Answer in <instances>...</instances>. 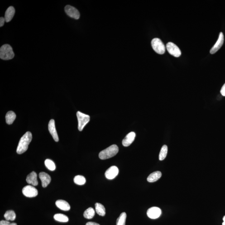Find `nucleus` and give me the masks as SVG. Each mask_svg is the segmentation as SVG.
<instances>
[{
	"label": "nucleus",
	"instance_id": "f257e3e1",
	"mask_svg": "<svg viewBox=\"0 0 225 225\" xmlns=\"http://www.w3.org/2000/svg\"><path fill=\"white\" fill-rule=\"evenodd\" d=\"M32 135L29 131H28L20 139L16 152L19 154H23L27 150L29 145L32 141Z\"/></svg>",
	"mask_w": 225,
	"mask_h": 225
},
{
	"label": "nucleus",
	"instance_id": "f03ea898",
	"mask_svg": "<svg viewBox=\"0 0 225 225\" xmlns=\"http://www.w3.org/2000/svg\"><path fill=\"white\" fill-rule=\"evenodd\" d=\"M14 56L12 47L9 44H4L0 48V58L2 60H11Z\"/></svg>",
	"mask_w": 225,
	"mask_h": 225
},
{
	"label": "nucleus",
	"instance_id": "7ed1b4c3",
	"mask_svg": "<svg viewBox=\"0 0 225 225\" xmlns=\"http://www.w3.org/2000/svg\"><path fill=\"white\" fill-rule=\"evenodd\" d=\"M118 152V148L117 145H112L101 151L99 154V157L102 160L110 159L116 155Z\"/></svg>",
	"mask_w": 225,
	"mask_h": 225
},
{
	"label": "nucleus",
	"instance_id": "20e7f679",
	"mask_svg": "<svg viewBox=\"0 0 225 225\" xmlns=\"http://www.w3.org/2000/svg\"><path fill=\"white\" fill-rule=\"evenodd\" d=\"M151 45L155 52L163 54L165 52V47L162 41L159 38H154L151 41Z\"/></svg>",
	"mask_w": 225,
	"mask_h": 225
},
{
	"label": "nucleus",
	"instance_id": "39448f33",
	"mask_svg": "<svg viewBox=\"0 0 225 225\" xmlns=\"http://www.w3.org/2000/svg\"><path fill=\"white\" fill-rule=\"evenodd\" d=\"M78 120V129L79 131H82L86 125L90 121L89 115L78 112L76 113Z\"/></svg>",
	"mask_w": 225,
	"mask_h": 225
},
{
	"label": "nucleus",
	"instance_id": "423d86ee",
	"mask_svg": "<svg viewBox=\"0 0 225 225\" xmlns=\"http://www.w3.org/2000/svg\"><path fill=\"white\" fill-rule=\"evenodd\" d=\"M167 50L169 54L175 57H179L181 55L180 49L175 44L172 42H169L166 44Z\"/></svg>",
	"mask_w": 225,
	"mask_h": 225
},
{
	"label": "nucleus",
	"instance_id": "0eeeda50",
	"mask_svg": "<svg viewBox=\"0 0 225 225\" xmlns=\"http://www.w3.org/2000/svg\"><path fill=\"white\" fill-rule=\"evenodd\" d=\"M23 193L25 196L29 198H33L36 196L38 194L37 189L31 185L25 186L22 189Z\"/></svg>",
	"mask_w": 225,
	"mask_h": 225
},
{
	"label": "nucleus",
	"instance_id": "6e6552de",
	"mask_svg": "<svg viewBox=\"0 0 225 225\" xmlns=\"http://www.w3.org/2000/svg\"><path fill=\"white\" fill-rule=\"evenodd\" d=\"M64 10L65 13L69 17L76 20L80 18V14L79 12L75 7L70 5H67L65 6Z\"/></svg>",
	"mask_w": 225,
	"mask_h": 225
},
{
	"label": "nucleus",
	"instance_id": "1a4fd4ad",
	"mask_svg": "<svg viewBox=\"0 0 225 225\" xmlns=\"http://www.w3.org/2000/svg\"><path fill=\"white\" fill-rule=\"evenodd\" d=\"M161 214V210L160 208L156 207H153L148 210V217L151 219H156L159 218Z\"/></svg>",
	"mask_w": 225,
	"mask_h": 225
},
{
	"label": "nucleus",
	"instance_id": "9d476101",
	"mask_svg": "<svg viewBox=\"0 0 225 225\" xmlns=\"http://www.w3.org/2000/svg\"><path fill=\"white\" fill-rule=\"evenodd\" d=\"M118 168L116 166H112L107 169L105 174V175L107 179L112 180L116 177L118 175Z\"/></svg>",
	"mask_w": 225,
	"mask_h": 225
},
{
	"label": "nucleus",
	"instance_id": "9b49d317",
	"mask_svg": "<svg viewBox=\"0 0 225 225\" xmlns=\"http://www.w3.org/2000/svg\"><path fill=\"white\" fill-rule=\"evenodd\" d=\"M223 42H224V36H223V33L221 32L219 34L218 40H217L214 46L211 49L210 51L211 54H214L217 52L222 47L223 44Z\"/></svg>",
	"mask_w": 225,
	"mask_h": 225
},
{
	"label": "nucleus",
	"instance_id": "f8f14e48",
	"mask_svg": "<svg viewBox=\"0 0 225 225\" xmlns=\"http://www.w3.org/2000/svg\"><path fill=\"white\" fill-rule=\"evenodd\" d=\"M49 130L50 134L52 136L54 141L56 142L59 141V138L58 137L57 133L55 129V121L54 119H51L49 121Z\"/></svg>",
	"mask_w": 225,
	"mask_h": 225
},
{
	"label": "nucleus",
	"instance_id": "ddd939ff",
	"mask_svg": "<svg viewBox=\"0 0 225 225\" xmlns=\"http://www.w3.org/2000/svg\"><path fill=\"white\" fill-rule=\"evenodd\" d=\"M39 177L41 180L42 186L44 188L46 187L51 181V179L50 175L44 172L40 173Z\"/></svg>",
	"mask_w": 225,
	"mask_h": 225
},
{
	"label": "nucleus",
	"instance_id": "4468645a",
	"mask_svg": "<svg viewBox=\"0 0 225 225\" xmlns=\"http://www.w3.org/2000/svg\"><path fill=\"white\" fill-rule=\"evenodd\" d=\"M136 133L134 132H131L128 134L122 141L123 145L125 147L129 146L134 141Z\"/></svg>",
	"mask_w": 225,
	"mask_h": 225
},
{
	"label": "nucleus",
	"instance_id": "2eb2a0df",
	"mask_svg": "<svg viewBox=\"0 0 225 225\" xmlns=\"http://www.w3.org/2000/svg\"><path fill=\"white\" fill-rule=\"evenodd\" d=\"M26 182L29 184H31L33 186H36L38 184L37 174L34 171H33L27 175Z\"/></svg>",
	"mask_w": 225,
	"mask_h": 225
},
{
	"label": "nucleus",
	"instance_id": "dca6fc26",
	"mask_svg": "<svg viewBox=\"0 0 225 225\" xmlns=\"http://www.w3.org/2000/svg\"><path fill=\"white\" fill-rule=\"evenodd\" d=\"M57 207L61 210L64 211H69L70 209V206L66 201L63 200H58L55 202Z\"/></svg>",
	"mask_w": 225,
	"mask_h": 225
},
{
	"label": "nucleus",
	"instance_id": "f3484780",
	"mask_svg": "<svg viewBox=\"0 0 225 225\" xmlns=\"http://www.w3.org/2000/svg\"><path fill=\"white\" fill-rule=\"evenodd\" d=\"M15 13V9L13 6L9 7L5 13V17L6 22H9L12 20Z\"/></svg>",
	"mask_w": 225,
	"mask_h": 225
},
{
	"label": "nucleus",
	"instance_id": "a211bd4d",
	"mask_svg": "<svg viewBox=\"0 0 225 225\" xmlns=\"http://www.w3.org/2000/svg\"><path fill=\"white\" fill-rule=\"evenodd\" d=\"M161 172L157 171L151 173L147 178V181L150 183L154 182L159 180L161 177Z\"/></svg>",
	"mask_w": 225,
	"mask_h": 225
},
{
	"label": "nucleus",
	"instance_id": "6ab92c4d",
	"mask_svg": "<svg viewBox=\"0 0 225 225\" xmlns=\"http://www.w3.org/2000/svg\"><path fill=\"white\" fill-rule=\"evenodd\" d=\"M96 212L97 214L102 217H104L106 214V209L104 206L101 203H97L95 204Z\"/></svg>",
	"mask_w": 225,
	"mask_h": 225
},
{
	"label": "nucleus",
	"instance_id": "aec40b11",
	"mask_svg": "<svg viewBox=\"0 0 225 225\" xmlns=\"http://www.w3.org/2000/svg\"><path fill=\"white\" fill-rule=\"evenodd\" d=\"M16 118V115L14 112L12 111H10L7 112L6 116V122L8 125H11L13 123Z\"/></svg>",
	"mask_w": 225,
	"mask_h": 225
},
{
	"label": "nucleus",
	"instance_id": "412c9836",
	"mask_svg": "<svg viewBox=\"0 0 225 225\" xmlns=\"http://www.w3.org/2000/svg\"><path fill=\"white\" fill-rule=\"evenodd\" d=\"M95 214V212L93 208L90 207L86 210L83 213V216L84 218L87 219H90L93 218Z\"/></svg>",
	"mask_w": 225,
	"mask_h": 225
},
{
	"label": "nucleus",
	"instance_id": "4be33fe9",
	"mask_svg": "<svg viewBox=\"0 0 225 225\" xmlns=\"http://www.w3.org/2000/svg\"><path fill=\"white\" fill-rule=\"evenodd\" d=\"M4 217L6 221H13L16 218V215L13 211H8L5 213Z\"/></svg>",
	"mask_w": 225,
	"mask_h": 225
},
{
	"label": "nucleus",
	"instance_id": "5701e85b",
	"mask_svg": "<svg viewBox=\"0 0 225 225\" xmlns=\"http://www.w3.org/2000/svg\"><path fill=\"white\" fill-rule=\"evenodd\" d=\"M54 218L55 220L60 222H67L69 219L68 217L65 215L61 213H57L54 216Z\"/></svg>",
	"mask_w": 225,
	"mask_h": 225
},
{
	"label": "nucleus",
	"instance_id": "b1692460",
	"mask_svg": "<svg viewBox=\"0 0 225 225\" xmlns=\"http://www.w3.org/2000/svg\"><path fill=\"white\" fill-rule=\"evenodd\" d=\"M168 153V147L166 145H164L161 148L159 155V159L160 160H164L166 158Z\"/></svg>",
	"mask_w": 225,
	"mask_h": 225
},
{
	"label": "nucleus",
	"instance_id": "393cba45",
	"mask_svg": "<svg viewBox=\"0 0 225 225\" xmlns=\"http://www.w3.org/2000/svg\"><path fill=\"white\" fill-rule=\"evenodd\" d=\"M74 183L78 185H84L86 182V179L82 175H78L76 176L74 179Z\"/></svg>",
	"mask_w": 225,
	"mask_h": 225
},
{
	"label": "nucleus",
	"instance_id": "a878e982",
	"mask_svg": "<svg viewBox=\"0 0 225 225\" xmlns=\"http://www.w3.org/2000/svg\"><path fill=\"white\" fill-rule=\"evenodd\" d=\"M126 214L125 212L121 213L118 218L116 225H125L126 224Z\"/></svg>",
	"mask_w": 225,
	"mask_h": 225
},
{
	"label": "nucleus",
	"instance_id": "bb28decb",
	"mask_svg": "<svg viewBox=\"0 0 225 225\" xmlns=\"http://www.w3.org/2000/svg\"><path fill=\"white\" fill-rule=\"evenodd\" d=\"M45 165L48 169L51 171H54L56 168L55 163L50 159H47L45 160Z\"/></svg>",
	"mask_w": 225,
	"mask_h": 225
},
{
	"label": "nucleus",
	"instance_id": "cd10ccee",
	"mask_svg": "<svg viewBox=\"0 0 225 225\" xmlns=\"http://www.w3.org/2000/svg\"><path fill=\"white\" fill-rule=\"evenodd\" d=\"M0 225H17L15 223H10L8 221L2 220L0 222Z\"/></svg>",
	"mask_w": 225,
	"mask_h": 225
},
{
	"label": "nucleus",
	"instance_id": "c85d7f7f",
	"mask_svg": "<svg viewBox=\"0 0 225 225\" xmlns=\"http://www.w3.org/2000/svg\"><path fill=\"white\" fill-rule=\"evenodd\" d=\"M6 21L4 18L1 17L0 18V27H2L4 24L5 22Z\"/></svg>",
	"mask_w": 225,
	"mask_h": 225
},
{
	"label": "nucleus",
	"instance_id": "c756f323",
	"mask_svg": "<svg viewBox=\"0 0 225 225\" xmlns=\"http://www.w3.org/2000/svg\"><path fill=\"white\" fill-rule=\"evenodd\" d=\"M221 93L222 96L225 97V83L222 86V89L221 90Z\"/></svg>",
	"mask_w": 225,
	"mask_h": 225
},
{
	"label": "nucleus",
	"instance_id": "7c9ffc66",
	"mask_svg": "<svg viewBox=\"0 0 225 225\" xmlns=\"http://www.w3.org/2000/svg\"><path fill=\"white\" fill-rule=\"evenodd\" d=\"M86 225H100L98 223L95 222H89L86 223Z\"/></svg>",
	"mask_w": 225,
	"mask_h": 225
},
{
	"label": "nucleus",
	"instance_id": "2f4dec72",
	"mask_svg": "<svg viewBox=\"0 0 225 225\" xmlns=\"http://www.w3.org/2000/svg\"><path fill=\"white\" fill-rule=\"evenodd\" d=\"M223 222H225V216H224V217H223Z\"/></svg>",
	"mask_w": 225,
	"mask_h": 225
},
{
	"label": "nucleus",
	"instance_id": "473e14b6",
	"mask_svg": "<svg viewBox=\"0 0 225 225\" xmlns=\"http://www.w3.org/2000/svg\"><path fill=\"white\" fill-rule=\"evenodd\" d=\"M222 225H225V222H223V223H222Z\"/></svg>",
	"mask_w": 225,
	"mask_h": 225
}]
</instances>
